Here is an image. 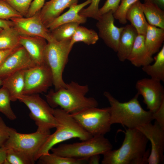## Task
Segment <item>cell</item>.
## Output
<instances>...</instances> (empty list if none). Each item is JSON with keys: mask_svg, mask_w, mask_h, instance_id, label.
I'll use <instances>...</instances> for the list:
<instances>
[{"mask_svg": "<svg viewBox=\"0 0 164 164\" xmlns=\"http://www.w3.org/2000/svg\"><path fill=\"white\" fill-rule=\"evenodd\" d=\"M120 148L111 149L103 155L102 164H146L150 154L146 150L147 138L137 128L126 130Z\"/></svg>", "mask_w": 164, "mask_h": 164, "instance_id": "obj_1", "label": "cell"}, {"mask_svg": "<svg viewBox=\"0 0 164 164\" xmlns=\"http://www.w3.org/2000/svg\"><path fill=\"white\" fill-rule=\"evenodd\" d=\"M89 88L87 85H81L72 81L66 87L57 91L50 90L45 95L47 102L53 108L60 106L72 114L84 109L97 107L98 103L94 97H87Z\"/></svg>", "mask_w": 164, "mask_h": 164, "instance_id": "obj_2", "label": "cell"}, {"mask_svg": "<svg viewBox=\"0 0 164 164\" xmlns=\"http://www.w3.org/2000/svg\"><path fill=\"white\" fill-rule=\"evenodd\" d=\"M104 95L110 105V121L111 125L119 124L129 129L137 128L154 120L153 113L144 110L138 100L136 94L129 101L121 102L108 92Z\"/></svg>", "mask_w": 164, "mask_h": 164, "instance_id": "obj_3", "label": "cell"}, {"mask_svg": "<svg viewBox=\"0 0 164 164\" xmlns=\"http://www.w3.org/2000/svg\"><path fill=\"white\" fill-rule=\"evenodd\" d=\"M53 114L58 122L56 130L49 135L39 149L35 157V161L41 156L49 153L50 149L57 144L73 138L84 141L93 137L84 130L70 114L63 109H54Z\"/></svg>", "mask_w": 164, "mask_h": 164, "instance_id": "obj_4", "label": "cell"}, {"mask_svg": "<svg viewBox=\"0 0 164 164\" xmlns=\"http://www.w3.org/2000/svg\"><path fill=\"white\" fill-rule=\"evenodd\" d=\"M70 40L58 41L54 39L48 42L46 46L44 63L51 71L55 91L66 87L67 85L63 80V74L73 47Z\"/></svg>", "mask_w": 164, "mask_h": 164, "instance_id": "obj_5", "label": "cell"}, {"mask_svg": "<svg viewBox=\"0 0 164 164\" xmlns=\"http://www.w3.org/2000/svg\"><path fill=\"white\" fill-rule=\"evenodd\" d=\"M112 145L104 135L93 136L81 142L62 144L50 151L59 155L75 159H88L96 154H103L112 149Z\"/></svg>", "mask_w": 164, "mask_h": 164, "instance_id": "obj_6", "label": "cell"}, {"mask_svg": "<svg viewBox=\"0 0 164 164\" xmlns=\"http://www.w3.org/2000/svg\"><path fill=\"white\" fill-rule=\"evenodd\" d=\"M70 114L93 136L104 135L111 130L109 107L89 108Z\"/></svg>", "mask_w": 164, "mask_h": 164, "instance_id": "obj_7", "label": "cell"}, {"mask_svg": "<svg viewBox=\"0 0 164 164\" xmlns=\"http://www.w3.org/2000/svg\"><path fill=\"white\" fill-rule=\"evenodd\" d=\"M17 99L29 110V116L35 122L37 130L46 132L56 127L58 122L53 114L54 108L38 94H22Z\"/></svg>", "mask_w": 164, "mask_h": 164, "instance_id": "obj_8", "label": "cell"}, {"mask_svg": "<svg viewBox=\"0 0 164 164\" xmlns=\"http://www.w3.org/2000/svg\"><path fill=\"white\" fill-rule=\"evenodd\" d=\"M50 134V131L37 130L32 133H21L11 128L9 137L2 147L5 150L14 149L22 151L34 159L39 149Z\"/></svg>", "mask_w": 164, "mask_h": 164, "instance_id": "obj_9", "label": "cell"}, {"mask_svg": "<svg viewBox=\"0 0 164 164\" xmlns=\"http://www.w3.org/2000/svg\"><path fill=\"white\" fill-rule=\"evenodd\" d=\"M24 81L22 94L25 95L46 92L53 85L51 71L45 64L25 70Z\"/></svg>", "mask_w": 164, "mask_h": 164, "instance_id": "obj_10", "label": "cell"}, {"mask_svg": "<svg viewBox=\"0 0 164 164\" xmlns=\"http://www.w3.org/2000/svg\"><path fill=\"white\" fill-rule=\"evenodd\" d=\"M150 141L151 149L148 160L149 164H163L164 162V128L156 121L137 128Z\"/></svg>", "mask_w": 164, "mask_h": 164, "instance_id": "obj_11", "label": "cell"}, {"mask_svg": "<svg viewBox=\"0 0 164 164\" xmlns=\"http://www.w3.org/2000/svg\"><path fill=\"white\" fill-rule=\"evenodd\" d=\"M135 88L149 111L155 112L164 101V89L161 82L151 78H144L136 82Z\"/></svg>", "mask_w": 164, "mask_h": 164, "instance_id": "obj_12", "label": "cell"}, {"mask_svg": "<svg viewBox=\"0 0 164 164\" xmlns=\"http://www.w3.org/2000/svg\"><path fill=\"white\" fill-rule=\"evenodd\" d=\"M36 65L22 46L15 48L5 58L0 67V78L2 80L16 72Z\"/></svg>", "mask_w": 164, "mask_h": 164, "instance_id": "obj_13", "label": "cell"}, {"mask_svg": "<svg viewBox=\"0 0 164 164\" xmlns=\"http://www.w3.org/2000/svg\"><path fill=\"white\" fill-rule=\"evenodd\" d=\"M10 20L20 35L39 36L48 42L54 39L51 32L42 22L38 12L29 17H15Z\"/></svg>", "mask_w": 164, "mask_h": 164, "instance_id": "obj_14", "label": "cell"}, {"mask_svg": "<svg viewBox=\"0 0 164 164\" xmlns=\"http://www.w3.org/2000/svg\"><path fill=\"white\" fill-rule=\"evenodd\" d=\"M113 13L110 11L101 15L96 26L100 37L106 45L117 52L119 38L124 27H118L114 24Z\"/></svg>", "mask_w": 164, "mask_h": 164, "instance_id": "obj_15", "label": "cell"}, {"mask_svg": "<svg viewBox=\"0 0 164 164\" xmlns=\"http://www.w3.org/2000/svg\"><path fill=\"white\" fill-rule=\"evenodd\" d=\"M44 38L37 36L20 35L19 43L27 51L36 65L45 64L44 53L47 43Z\"/></svg>", "mask_w": 164, "mask_h": 164, "instance_id": "obj_16", "label": "cell"}, {"mask_svg": "<svg viewBox=\"0 0 164 164\" xmlns=\"http://www.w3.org/2000/svg\"><path fill=\"white\" fill-rule=\"evenodd\" d=\"M78 2V0H50L45 3L38 13L46 27L60 15L64 9L77 4Z\"/></svg>", "mask_w": 164, "mask_h": 164, "instance_id": "obj_17", "label": "cell"}, {"mask_svg": "<svg viewBox=\"0 0 164 164\" xmlns=\"http://www.w3.org/2000/svg\"><path fill=\"white\" fill-rule=\"evenodd\" d=\"M144 40V35L138 34L127 59L137 67H142L150 64L154 60L147 49Z\"/></svg>", "mask_w": 164, "mask_h": 164, "instance_id": "obj_18", "label": "cell"}, {"mask_svg": "<svg viewBox=\"0 0 164 164\" xmlns=\"http://www.w3.org/2000/svg\"><path fill=\"white\" fill-rule=\"evenodd\" d=\"M91 1L87 0L80 4L71 6L67 12L54 19L46 28L51 31L57 26L66 23L75 22L80 24L85 23L87 18L80 15L79 12L84 7L90 4Z\"/></svg>", "mask_w": 164, "mask_h": 164, "instance_id": "obj_19", "label": "cell"}, {"mask_svg": "<svg viewBox=\"0 0 164 164\" xmlns=\"http://www.w3.org/2000/svg\"><path fill=\"white\" fill-rule=\"evenodd\" d=\"M138 34L136 30L132 25L128 24L124 27L119 38L117 52L119 61L124 62L127 60Z\"/></svg>", "mask_w": 164, "mask_h": 164, "instance_id": "obj_20", "label": "cell"}, {"mask_svg": "<svg viewBox=\"0 0 164 164\" xmlns=\"http://www.w3.org/2000/svg\"><path fill=\"white\" fill-rule=\"evenodd\" d=\"M125 17L135 28L138 34L145 35L149 24L143 12L142 3L139 0L131 6Z\"/></svg>", "mask_w": 164, "mask_h": 164, "instance_id": "obj_21", "label": "cell"}, {"mask_svg": "<svg viewBox=\"0 0 164 164\" xmlns=\"http://www.w3.org/2000/svg\"><path fill=\"white\" fill-rule=\"evenodd\" d=\"M24 70L15 73L2 79V87L9 92L11 101H16L22 94L25 84Z\"/></svg>", "mask_w": 164, "mask_h": 164, "instance_id": "obj_22", "label": "cell"}, {"mask_svg": "<svg viewBox=\"0 0 164 164\" xmlns=\"http://www.w3.org/2000/svg\"><path fill=\"white\" fill-rule=\"evenodd\" d=\"M164 40V29L148 25L145 35V43L152 56L158 52Z\"/></svg>", "mask_w": 164, "mask_h": 164, "instance_id": "obj_23", "label": "cell"}, {"mask_svg": "<svg viewBox=\"0 0 164 164\" xmlns=\"http://www.w3.org/2000/svg\"><path fill=\"white\" fill-rule=\"evenodd\" d=\"M145 18L149 25L164 29V12L157 5L152 2L142 3Z\"/></svg>", "mask_w": 164, "mask_h": 164, "instance_id": "obj_24", "label": "cell"}, {"mask_svg": "<svg viewBox=\"0 0 164 164\" xmlns=\"http://www.w3.org/2000/svg\"><path fill=\"white\" fill-rule=\"evenodd\" d=\"M153 64H149L142 67V71L151 78L164 81V45L158 52Z\"/></svg>", "mask_w": 164, "mask_h": 164, "instance_id": "obj_25", "label": "cell"}, {"mask_svg": "<svg viewBox=\"0 0 164 164\" xmlns=\"http://www.w3.org/2000/svg\"><path fill=\"white\" fill-rule=\"evenodd\" d=\"M19 36L14 26L2 29L0 31V50L14 49L20 46Z\"/></svg>", "mask_w": 164, "mask_h": 164, "instance_id": "obj_26", "label": "cell"}, {"mask_svg": "<svg viewBox=\"0 0 164 164\" xmlns=\"http://www.w3.org/2000/svg\"><path fill=\"white\" fill-rule=\"evenodd\" d=\"M98 39V35L94 30L79 25L71 39L70 44L73 46L75 43L82 42L88 45L94 44Z\"/></svg>", "mask_w": 164, "mask_h": 164, "instance_id": "obj_27", "label": "cell"}, {"mask_svg": "<svg viewBox=\"0 0 164 164\" xmlns=\"http://www.w3.org/2000/svg\"><path fill=\"white\" fill-rule=\"evenodd\" d=\"M88 159H78L64 157L50 153L38 159L40 164H84L88 163Z\"/></svg>", "mask_w": 164, "mask_h": 164, "instance_id": "obj_28", "label": "cell"}, {"mask_svg": "<svg viewBox=\"0 0 164 164\" xmlns=\"http://www.w3.org/2000/svg\"><path fill=\"white\" fill-rule=\"evenodd\" d=\"M80 24L74 22L61 25L50 31L51 35L58 41L71 39Z\"/></svg>", "mask_w": 164, "mask_h": 164, "instance_id": "obj_29", "label": "cell"}, {"mask_svg": "<svg viewBox=\"0 0 164 164\" xmlns=\"http://www.w3.org/2000/svg\"><path fill=\"white\" fill-rule=\"evenodd\" d=\"M34 158L26 153L14 149L6 150L5 164H33Z\"/></svg>", "mask_w": 164, "mask_h": 164, "instance_id": "obj_30", "label": "cell"}, {"mask_svg": "<svg viewBox=\"0 0 164 164\" xmlns=\"http://www.w3.org/2000/svg\"><path fill=\"white\" fill-rule=\"evenodd\" d=\"M10 101L9 92L2 87L0 89V112L9 120H13L16 119L17 117L11 108Z\"/></svg>", "mask_w": 164, "mask_h": 164, "instance_id": "obj_31", "label": "cell"}, {"mask_svg": "<svg viewBox=\"0 0 164 164\" xmlns=\"http://www.w3.org/2000/svg\"><path fill=\"white\" fill-rule=\"evenodd\" d=\"M139 0H121V3L115 12L113 14L114 19L122 24L127 22L126 19V13L131 6L135 2Z\"/></svg>", "mask_w": 164, "mask_h": 164, "instance_id": "obj_32", "label": "cell"}, {"mask_svg": "<svg viewBox=\"0 0 164 164\" xmlns=\"http://www.w3.org/2000/svg\"><path fill=\"white\" fill-rule=\"evenodd\" d=\"M22 17H26L33 0H4Z\"/></svg>", "mask_w": 164, "mask_h": 164, "instance_id": "obj_33", "label": "cell"}, {"mask_svg": "<svg viewBox=\"0 0 164 164\" xmlns=\"http://www.w3.org/2000/svg\"><path fill=\"white\" fill-rule=\"evenodd\" d=\"M101 0H91L90 5L87 8L83 9L79 14L86 18H91L98 20L101 15L99 14V5Z\"/></svg>", "mask_w": 164, "mask_h": 164, "instance_id": "obj_34", "label": "cell"}, {"mask_svg": "<svg viewBox=\"0 0 164 164\" xmlns=\"http://www.w3.org/2000/svg\"><path fill=\"white\" fill-rule=\"evenodd\" d=\"M22 17L4 0H0V19L8 20L12 18Z\"/></svg>", "mask_w": 164, "mask_h": 164, "instance_id": "obj_35", "label": "cell"}, {"mask_svg": "<svg viewBox=\"0 0 164 164\" xmlns=\"http://www.w3.org/2000/svg\"><path fill=\"white\" fill-rule=\"evenodd\" d=\"M121 0H107L103 6L99 9V14L101 15L110 11L113 14L118 8Z\"/></svg>", "mask_w": 164, "mask_h": 164, "instance_id": "obj_36", "label": "cell"}, {"mask_svg": "<svg viewBox=\"0 0 164 164\" xmlns=\"http://www.w3.org/2000/svg\"><path fill=\"white\" fill-rule=\"evenodd\" d=\"M11 128L6 125L0 116V148L4 145L8 139Z\"/></svg>", "mask_w": 164, "mask_h": 164, "instance_id": "obj_37", "label": "cell"}, {"mask_svg": "<svg viewBox=\"0 0 164 164\" xmlns=\"http://www.w3.org/2000/svg\"><path fill=\"white\" fill-rule=\"evenodd\" d=\"M45 0H33L25 17L31 16L38 12L45 4Z\"/></svg>", "mask_w": 164, "mask_h": 164, "instance_id": "obj_38", "label": "cell"}, {"mask_svg": "<svg viewBox=\"0 0 164 164\" xmlns=\"http://www.w3.org/2000/svg\"><path fill=\"white\" fill-rule=\"evenodd\" d=\"M153 116L154 120H155L161 126L164 128V101L158 110L153 113Z\"/></svg>", "mask_w": 164, "mask_h": 164, "instance_id": "obj_39", "label": "cell"}, {"mask_svg": "<svg viewBox=\"0 0 164 164\" xmlns=\"http://www.w3.org/2000/svg\"><path fill=\"white\" fill-rule=\"evenodd\" d=\"M15 48L12 49L0 50V67L7 56Z\"/></svg>", "mask_w": 164, "mask_h": 164, "instance_id": "obj_40", "label": "cell"}, {"mask_svg": "<svg viewBox=\"0 0 164 164\" xmlns=\"http://www.w3.org/2000/svg\"><path fill=\"white\" fill-rule=\"evenodd\" d=\"M12 26H13V24L11 20L0 19V28L4 29Z\"/></svg>", "mask_w": 164, "mask_h": 164, "instance_id": "obj_41", "label": "cell"}, {"mask_svg": "<svg viewBox=\"0 0 164 164\" xmlns=\"http://www.w3.org/2000/svg\"><path fill=\"white\" fill-rule=\"evenodd\" d=\"M100 154H96L89 157L88 159V163L90 164H99L100 159Z\"/></svg>", "mask_w": 164, "mask_h": 164, "instance_id": "obj_42", "label": "cell"}, {"mask_svg": "<svg viewBox=\"0 0 164 164\" xmlns=\"http://www.w3.org/2000/svg\"><path fill=\"white\" fill-rule=\"evenodd\" d=\"M6 158V150L0 148V164H5Z\"/></svg>", "mask_w": 164, "mask_h": 164, "instance_id": "obj_43", "label": "cell"}, {"mask_svg": "<svg viewBox=\"0 0 164 164\" xmlns=\"http://www.w3.org/2000/svg\"><path fill=\"white\" fill-rule=\"evenodd\" d=\"M145 2H149L154 3L161 8L164 7V0H144Z\"/></svg>", "mask_w": 164, "mask_h": 164, "instance_id": "obj_44", "label": "cell"}, {"mask_svg": "<svg viewBox=\"0 0 164 164\" xmlns=\"http://www.w3.org/2000/svg\"><path fill=\"white\" fill-rule=\"evenodd\" d=\"M2 85V80L0 78V86Z\"/></svg>", "mask_w": 164, "mask_h": 164, "instance_id": "obj_45", "label": "cell"}, {"mask_svg": "<svg viewBox=\"0 0 164 164\" xmlns=\"http://www.w3.org/2000/svg\"><path fill=\"white\" fill-rule=\"evenodd\" d=\"M2 29L0 28V31H1Z\"/></svg>", "mask_w": 164, "mask_h": 164, "instance_id": "obj_46", "label": "cell"}]
</instances>
